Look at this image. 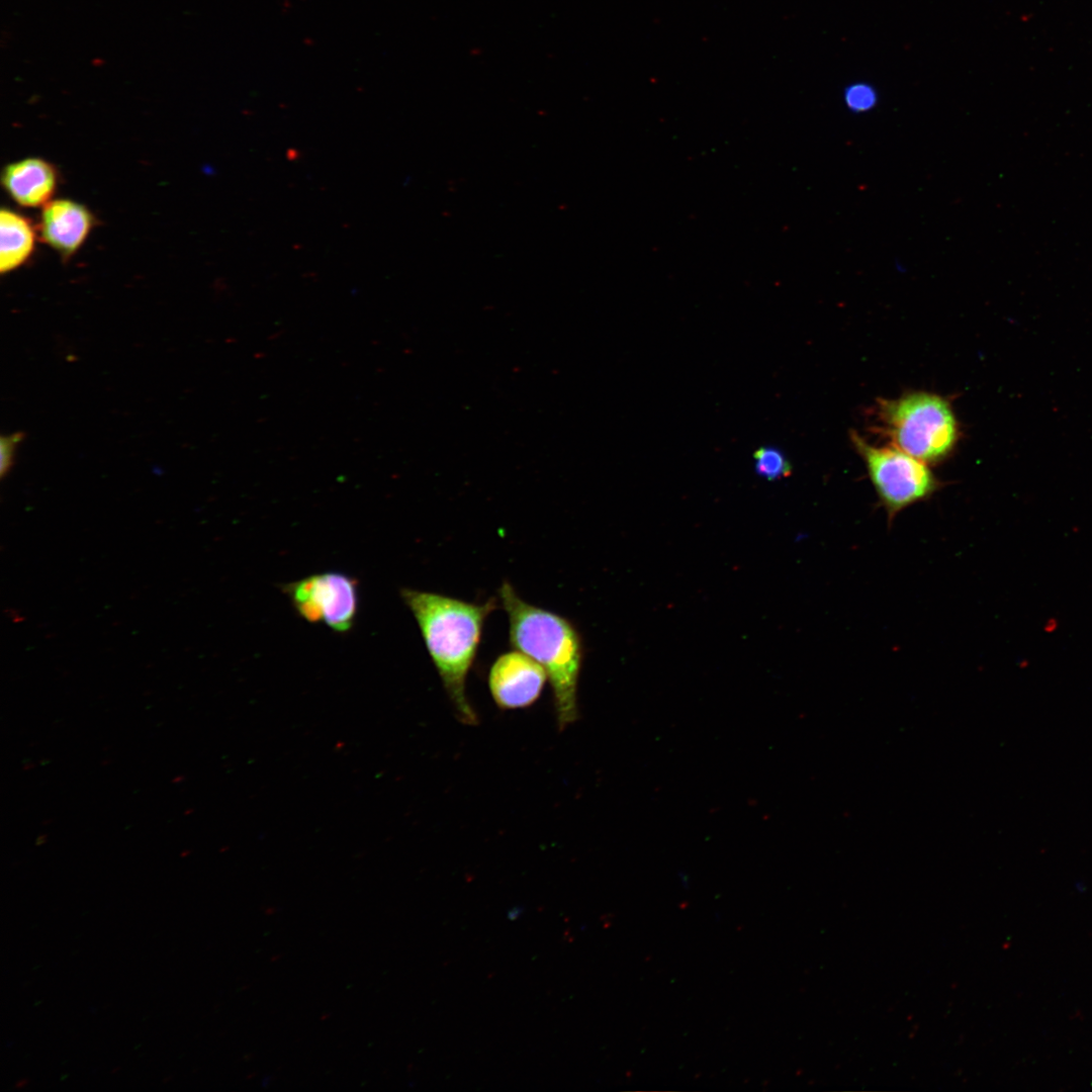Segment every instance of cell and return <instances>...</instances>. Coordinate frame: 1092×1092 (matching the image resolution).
Instances as JSON below:
<instances>
[{
  "instance_id": "30bf717a",
  "label": "cell",
  "mask_w": 1092,
  "mask_h": 1092,
  "mask_svg": "<svg viewBox=\"0 0 1092 1092\" xmlns=\"http://www.w3.org/2000/svg\"><path fill=\"white\" fill-rule=\"evenodd\" d=\"M842 102L850 113H867L877 106L879 93L870 82L854 81L844 87Z\"/></svg>"
},
{
  "instance_id": "277c9868",
  "label": "cell",
  "mask_w": 1092,
  "mask_h": 1092,
  "mask_svg": "<svg viewBox=\"0 0 1092 1092\" xmlns=\"http://www.w3.org/2000/svg\"><path fill=\"white\" fill-rule=\"evenodd\" d=\"M850 440L891 525L903 510L928 499L942 486L928 464L894 446H875L857 432Z\"/></svg>"
},
{
  "instance_id": "52a82bcc",
  "label": "cell",
  "mask_w": 1092,
  "mask_h": 1092,
  "mask_svg": "<svg viewBox=\"0 0 1092 1092\" xmlns=\"http://www.w3.org/2000/svg\"><path fill=\"white\" fill-rule=\"evenodd\" d=\"M95 225L96 217L84 204L58 198L41 207L36 229L39 241L63 261H68L81 249Z\"/></svg>"
},
{
  "instance_id": "7c38bea8",
  "label": "cell",
  "mask_w": 1092,
  "mask_h": 1092,
  "mask_svg": "<svg viewBox=\"0 0 1092 1092\" xmlns=\"http://www.w3.org/2000/svg\"><path fill=\"white\" fill-rule=\"evenodd\" d=\"M23 435L21 433H15L9 436H2L0 441L1 451V465L0 472L1 477H4L10 470L13 463V456L16 445L21 441Z\"/></svg>"
},
{
  "instance_id": "4fadbf2b",
  "label": "cell",
  "mask_w": 1092,
  "mask_h": 1092,
  "mask_svg": "<svg viewBox=\"0 0 1092 1092\" xmlns=\"http://www.w3.org/2000/svg\"><path fill=\"white\" fill-rule=\"evenodd\" d=\"M521 912H522L521 908L515 907L509 912L508 916H509V918L511 920H514V919L518 918V916L521 914Z\"/></svg>"
},
{
  "instance_id": "8992f818",
  "label": "cell",
  "mask_w": 1092,
  "mask_h": 1092,
  "mask_svg": "<svg viewBox=\"0 0 1092 1092\" xmlns=\"http://www.w3.org/2000/svg\"><path fill=\"white\" fill-rule=\"evenodd\" d=\"M548 679L545 669L520 650L500 654L490 666L488 688L503 710L526 708L540 697Z\"/></svg>"
},
{
  "instance_id": "3957f363",
  "label": "cell",
  "mask_w": 1092,
  "mask_h": 1092,
  "mask_svg": "<svg viewBox=\"0 0 1092 1092\" xmlns=\"http://www.w3.org/2000/svg\"><path fill=\"white\" fill-rule=\"evenodd\" d=\"M872 416L874 433L928 465L945 460L961 436L951 404L932 392L912 391L897 398H878Z\"/></svg>"
},
{
  "instance_id": "6da1fadb",
  "label": "cell",
  "mask_w": 1092,
  "mask_h": 1092,
  "mask_svg": "<svg viewBox=\"0 0 1092 1092\" xmlns=\"http://www.w3.org/2000/svg\"><path fill=\"white\" fill-rule=\"evenodd\" d=\"M400 596L416 619L457 718L467 725L477 724V715L466 696V678L476 658L485 620L497 607L496 599L477 604L407 587L400 590Z\"/></svg>"
},
{
  "instance_id": "5b68a950",
  "label": "cell",
  "mask_w": 1092,
  "mask_h": 1092,
  "mask_svg": "<svg viewBox=\"0 0 1092 1092\" xmlns=\"http://www.w3.org/2000/svg\"><path fill=\"white\" fill-rule=\"evenodd\" d=\"M297 615L308 623H323L346 633L359 610L358 581L339 571L312 574L282 586Z\"/></svg>"
},
{
  "instance_id": "9c48e42d",
  "label": "cell",
  "mask_w": 1092,
  "mask_h": 1092,
  "mask_svg": "<svg viewBox=\"0 0 1092 1092\" xmlns=\"http://www.w3.org/2000/svg\"><path fill=\"white\" fill-rule=\"evenodd\" d=\"M0 234V271L5 274L20 268L32 257L39 239L36 224L10 208L1 209Z\"/></svg>"
},
{
  "instance_id": "8fae6325",
  "label": "cell",
  "mask_w": 1092,
  "mask_h": 1092,
  "mask_svg": "<svg viewBox=\"0 0 1092 1092\" xmlns=\"http://www.w3.org/2000/svg\"><path fill=\"white\" fill-rule=\"evenodd\" d=\"M753 458L757 474L767 480H777L792 473L791 463L777 448L760 447L754 452Z\"/></svg>"
},
{
  "instance_id": "7a4b0ae2",
  "label": "cell",
  "mask_w": 1092,
  "mask_h": 1092,
  "mask_svg": "<svg viewBox=\"0 0 1092 1092\" xmlns=\"http://www.w3.org/2000/svg\"><path fill=\"white\" fill-rule=\"evenodd\" d=\"M498 595L509 618L510 643L545 669L553 691L557 724L562 730L578 717L581 636L567 618L524 601L510 582L502 583Z\"/></svg>"
},
{
  "instance_id": "ba28073f",
  "label": "cell",
  "mask_w": 1092,
  "mask_h": 1092,
  "mask_svg": "<svg viewBox=\"0 0 1092 1092\" xmlns=\"http://www.w3.org/2000/svg\"><path fill=\"white\" fill-rule=\"evenodd\" d=\"M60 176L55 165L39 157H28L7 164L1 172V185L18 205L43 207L54 199Z\"/></svg>"
}]
</instances>
